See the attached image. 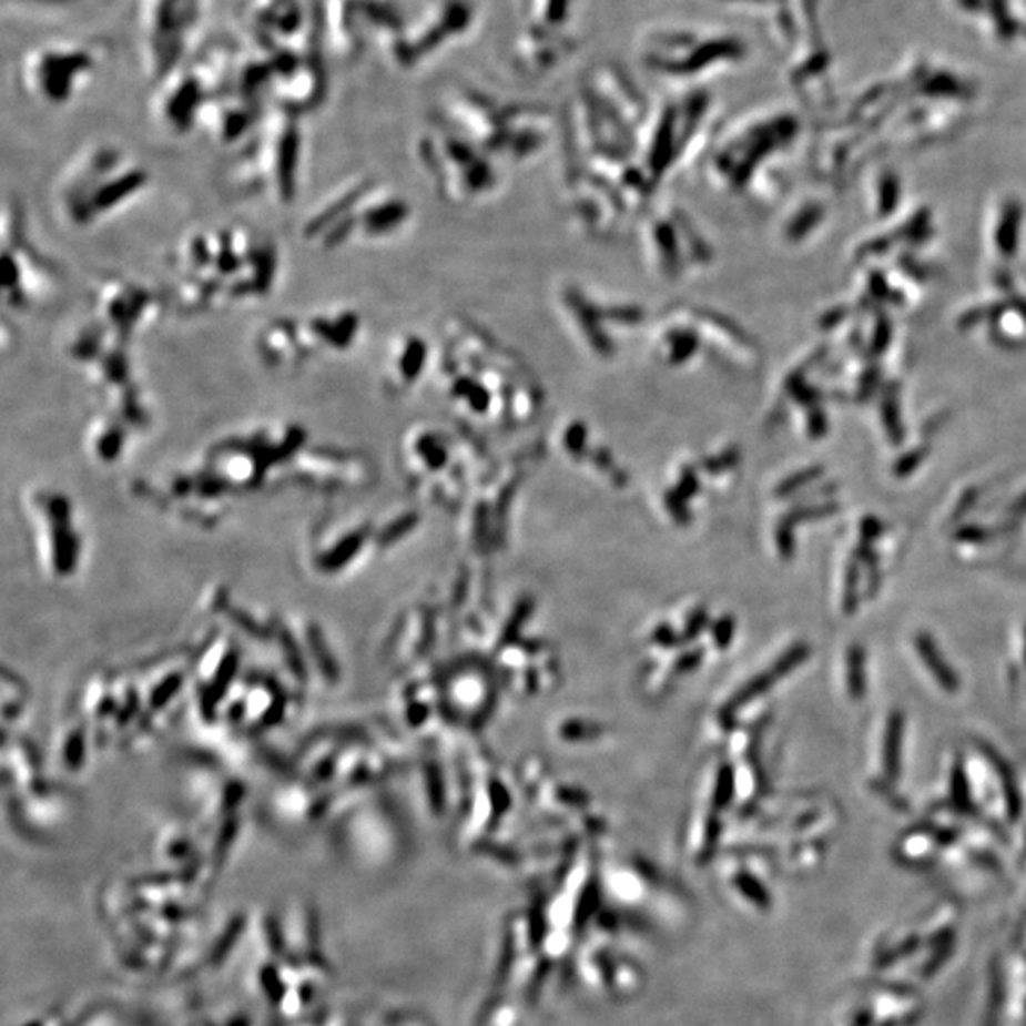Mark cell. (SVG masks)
Listing matches in <instances>:
<instances>
[{"instance_id":"6da1fadb","label":"cell","mask_w":1026,"mask_h":1026,"mask_svg":"<svg viewBox=\"0 0 1026 1026\" xmlns=\"http://www.w3.org/2000/svg\"><path fill=\"white\" fill-rule=\"evenodd\" d=\"M170 305L181 314H210L268 297L280 272L276 240L240 225L189 232L167 255Z\"/></svg>"},{"instance_id":"7a4b0ae2","label":"cell","mask_w":1026,"mask_h":1026,"mask_svg":"<svg viewBox=\"0 0 1026 1026\" xmlns=\"http://www.w3.org/2000/svg\"><path fill=\"white\" fill-rule=\"evenodd\" d=\"M413 210L402 194L369 177L346 180L314 204L301 228L319 252H337L359 242H380L404 231Z\"/></svg>"},{"instance_id":"3957f363","label":"cell","mask_w":1026,"mask_h":1026,"mask_svg":"<svg viewBox=\"0 0 1026 1026\" xmlns=\"http://www.w3.org/2000/svg\"><path fill=\"white\" fill-rule=\"evenodd\" d=\"M301 116L276 109L266 113L252 138L226 167L225 186L240 199H266L293 204L303 166Z\"/></svg>"},{"instance_id":"277c9868","label":"cell","mask_w":1026,"mask_h":1026,"mask_svg":"<svg viewBox=\"0 0 1026 1026\" xmlns=\"http://www.w3.org/2000/svg\"><path fill=\"white\" fill-rule=\"evenodd\" d=\"M151 183L145 167L113 145H92L61 172L55 200L63 217L88 228L120 212Z\"/></svg>"},{"instance_id":"5b68a950","label":"cell","mask_w":1026,"mask_h":1026,"mask_svg":"<svg viewBox=\"0 0 1026 1026\" xmlns=\"http://www.w3.org/2000/svg\"><path fill=\"white\" fill-rule=\"evenodd\" d=\"M362 316L348 306L271 318L255 333V354L274 372H298L324 356H337L356 345Z\"/></svg>"},{"instance_id":"8992f818","label":"cell","mask_w":1026,"mask_h":1026,"mask_svg":"<svg viewBox=\"0 0 1026 1026\" xmlns=\"http://www.w3.org/2000/svg\"><path fill=\"white\" fill-rule=\"evenodd\" d=\"M130 346L90 318L74 327L67 338L65 352L100 396L105 405L103 410L122 418L133 430H141L151 423V409L141 390Z\"/></svg>"},{"instance_id":"52a82bcc","label":"cell","mask_w":1026,"mask_h":1026,"mask_svg":"<svg viewBox=\"0 0 1026 1026\" xmlns=\"http://www.w3.org/2000/svg\"><path fill=\"white\" fill-rule=\"evenodd\" d=\"M447 126L471 141L487 156L524 162L540 153L550 140V119L532 106H506L463 92L449 103Z\"/></svg>"},{"instance_id":"ba28073f","label":"cell","mask_w":1026,"mask_h":1026,"mask_svg":"<svg viewBox=\"0 0 1026 1026\" xmlns=\"http://www.w3.org/2000/svg\"><path fill=\"white\" fill-rule=\"evenodd\" d=\"M417 153L424 172L445 199H484L502 183L492 159L450 126L439 124L424 133Z\"/></svg>"},{"instance_id":"9c48e42d","label":"cell","mask_w":1026,"mask_h":1026,"mask_svg":"<svg viewBox=\"0 0 1026 1026\" xmlns=\"http://www.w3.org/2000/svg\"><path fill=\"white\" fill-rule=\"evenodd\" d=\"M559 311L570 332L590 356L610 364L626 348V341L647 324L641 305L605 298L582 285H563L557 293Z\"/></svg>"},{"instance_id":"30bf717a","label":"cell","mask_w":1026,"mask_h":1026,"mask_svg":"<svg viewBox=\"0 0 1026 1026\" xmlns=\"http://www.w3.org/2000/svg\"><path fill=\"white\" fill-rule=\"evenodd\" d=\"M167 306V293L124 274H105L90 289V318L128 345L153 332Z\"/></svg>"},{"instance_id":"8fae6325","label":"cell","mask_w":1026,"mask_h":1026,"mask_svg":"<svg viewBox=\"0 0 1026 1026\" xmlns=\"http://www.w3.org/2000/svg\"><path fill=\"white\" fill-rule=\"evenodd\" d=\"M2 303L26 312L42 303L58 285V271L27 238L20 207L4 205L2 213Z\"/></svg>"},{"instance_id":"7c38bea8","label":"cell","mask_w":1026,"mask_h":1026,"mask_svg":"<svg viewBox=\"0 0 1026 1026\" xmlns=\"http://www.w3.org/2000/svg\"><path fill=\"white\" fill-rule=\"evenodd\" d=\"M103 52L98 42L42 44L23 58L21 82L40 103L67 105L95 73Z\"/></svg>"},{"instance_id":"4fadbf2b","label":"cell","mask_w":1026,"mask_h":1026,"mask_svg":"<svg viewBox=\"0 0 1026 1026\" xmlns=\"http://www.w3.org/2000/svg\"><path fill=\"white\" fill-rule=\"evenodd\" d=\"M702 236L692 219L673 205L656 212L644 225V250L652 271L668 280L702 271L713 261V252Z\"/></svg>"},{"instance_id":"5bb4252c","label":"cell","mask_w":1026,"mask_h":1026,"mask_svg":"<svg viewBox=\"0 0 1026 1026\" xmlns=\"http://www.w3.org/2000/svg\"><path fill=\"white\" fill-rule=\"evenodd\" d=\"M644 61L652 71L668 77H702L715 71V34L694 33L687 29L656 31L644 42Z\"/></svg>"},{"instance_id":"9a60e30c","label":"cell","mask_w":1026,"mask_h":1026,"mask_svg":"<svg viewBox=\"0 0 1026 1026\" xmlns=\"http://www.w3.org/2000/svg\"><path fill=\"white\" fill-rule=\"evenodd\" d=\"M471 21V10L463 0H439L415 29L405 27L404 33L392 42L388 50L399 67L417 65L453 37L463 34Z\"/></svg>"},{"instance_id":"2e32d148","label":"cell","mask_w":1026,"mask_h":1026,"mask_svg":"<svg viewBox=\"0 0 1026 1026\" xmlns=\"http://www.w3.org/2000/svg\"><path fill=\"white\" fill-rule=\"evenodd\" d=\"M156 84L153 114L160 126L175 135H185L199 126V116L210 93L200 82L193 67H177Z\"/></svg>"},{"instance_id":"e0dca14e","label":"cell","mask_w":1026,"mask_h":1026,"mask_svg":"<svg viewBox=\"0 0 1026 1026\" xmlns=\"http://www.w3.org/2000/svg\"><path fill=\"white\" fill-rule=\"evenodd\" d=\"M265 114L261 101L245 98L242 93L231 90L207 98L196 128L215 145H244L263 122Z\"/></svg>"},{"instance_id":"ac0fdd59","label":"cell","mask_w":1026,"mask_h":1026,"mask_svg":"<svg viewBox=\"0 0 1026 1026\" xmlns=\"http://www.w3.org/2000/svg\"><path fill=\"white\" fill-rule=\"evenodd\" d=\"M325 92L327 79L322 61L312 52L311 47H305L301 48V55L292 69H287L276 80L271 95L276 101V109L301 116L322 105Z\"/></svg>"},{"instance_id":"d6986e66","label":"cell","mask_w":1026,"mask_h":1026,"mask_svg":"<svg viewBox=\"0 0 1026 1026\" xmlns=\"http://www.w3.org/2000/svg\"><path fill=\"white\" fill-rule=\"evenodd\" d=\"M430 356L428 341L415 333H404L394 338L380 367L383 390L392 398H399L413 390L428 369Z\"/></svg>"},{"instance_id":"ffe728a7","label":"cell","mask_w":1026,"mask_h":1026,"mask_svg":"<svg viewBox=\"0 0 1026 1026\" xmlns=\"http://www.w3.org/2000/svg\"><path fill=\"white\" fill-rule=\"evenodd\" d=\"M322 33L341 60L358 58L365 37L358 0H325Z\"/></svg>"},{"instance_id":"44dd1931","label":"cell","mask_w":1026,"mask_h":1026,"mask_svg":"<svg viewBox=\"0 0 1026 1026\" xmlns=\"http://www.w3.org/2000/svg\"><path fill=\"white\" fill-rule=\"evenodd\" d=\"M250 21L271 44L274 37V47H280V40L298 37L305 29V13L297 0H253Z\"/></svg>"},{"instance_id":"7402d4cb","label":"cell","mask_w":1026,"mask_h":1026,"mask_svg":"<svg viewBox=\"0 0 1026 1026\" xmlns=\"http://www.w3.org/2000/svg\"><path fill=\"white\" fill-rule=\"evenodd\" d=\"M132 426L106 410L90 420L87 428V447L101 463L119 460L132 436Z\"/></svg>"},{"instance_id":"603a6c76","label":"cell","mask_w":1026,"mask_h":1026,"mask_svg":"<svg viewBox=\"0 0 1026 1026\" xmlns=\"http://www.w3.org/2000/svg\"><path fill=\"white\" fill-rule=\"evenodd\" d=\"M809 656V644H796L793 649H789L772 668L766 669L761 675H756L753 681H749L748 684L734 695V700L729 703L727 711H729V713L738 711V709L743 708L745 703L755 700L756 695L764 694L774 682L780 681L782 677L788 675L793 669L799 668Z\"/></svg>"},{"instance_id":"cb8c5ba5","label":"cell","mask_w":1026,"mask_h":1026,"mask_svg":"<svg viewBox=\"0 0 1026 1026\" xmlns=\"http://www.w3.org/2000/svg\"><path fill=\"white\" fill-rule=\"evenodd\" d=\"M914 647L935 681L939 682L941 689L947 690L948 694H956L961 690V677L956 675L954 669L948 666L932 636L918 633L914 637Z\"/></svg>"},{"instance_id":"d4e9b609","label":"cell","mask_w":1026,"mask_h":1026,"mask_svg":"<svg viewBox=\"0 0 1026 1026\" xmlns=\"http://www.w3.org/2000/svg\"><path fill=\"white\" fill-rule=\"evenodd\" d=\"M905 715L894 711L886 722L884 732V774L890 782H895L901 774V749H903Z\"/></svg>"},{"instance_id":"484cf974","label":"cell","mask_w":1026,"mask_h":1026,"mask_svg":"<svg viewBox=\"0 0 1026 1026\" xmlns=\"http://www.w3.org/2000/svg\"><path fill=\"white\" fill-rule=\"evenodd\" d=\"M846 682L847 692L854 700H863L867 692V677H865V650L861 644H850L846 652Z\"/></svg>"},{"instance_id":"4316f807","label":"cell","mask_w":1026,"mask_h":1026,"mask_svg":"<svg viewBox=\"0 0 1026 1026\" xmlns=\"http://www.w3.org/2000/svg\"><path fill=\"white\" fill-rule=\"evenodd\" d=\"M987 756L993 759L996 772L1000 774L1002 788L1006 791L1007 796V809H1009V815L1015 820L1020 812V799L1019 795H1017V789H1015L1014 778L1009 774L1006 764H1004L998 756L994 755L993 751H991V755L987 753Z\"/></svg>"},{"instance_id":"83f0119b","label":"cell","mask_w":1026,"mask_h":1026,"mask_svg":"<svg viewBox=\"0 0 1026 1026\" xmlns=\"http://www.w3.org/2000/svg\"><path fill=\"white\" fill-rule=\"evenodd\" d=\"M951 795L958 809H969L972 806V793H969V783H967L966 770L962 762H956L951 775Z\"/></svg>"},{"instance_id":"f1b7e54d","label":"cell","mask_w":1026,"mask_h":1026,"mask_svg":"<svg viewBox=\"0 0 1026 1026\" xmlns=\"http://www.w3.org/2000/svg\"><path fill=\"white\" fill-rule=\"evenodd\" d=\"M732 793H734V772H732V766H722L719 778H717V804L719 806L729 804Z\"/></svg>"},{"instance_id":"f546056e","label":"cell","mask_w":1026,"mask_h":1026,"mask_svg":"<svg viewBox=\"0 0 1026 1026\" xmlns=\"http://www.w3.org/2000/svg\"><path fill=\"white\" fill-rule=\"evenodd\" d=\"M855 583H857V567H855L854 563H850L846 570V588H844V610H846V612H854L855 605H857Z\"/></svg>"},{"instance_id":"4dcf8cb0","label":"cell","mask_w":1026,"mask_h":1026,"mask_svg":"<svg viewBox=\"0 0 1026 1026\" xmlns=\"http://www.w3.org/2000/svg\"><path fill=\"white\" fill-rule=\"evenodd\" d=\"M599 732H601V729H597L593 724H586V722H570V724L561 729V734L567 735L569 740H583V738H591V735H597Z\"/></svg>"},{"instance_id":"1f68e13d","label":"cell","mask_w":1026,"mask_h":1026,"mask_svg":"<svg viewBox=\"0 0 1026 1026\" xmlns=\"http://www.w3.org/2000/svg\"><path fill=\"white\" fill-rule=\"evenodd\" d=\"M713 637H715L717 644L724 649L734 637V620L732 618H722L721 622L715 626Z\"/></svg>"},{"instance_id":"d6a6232c","label":"cell","mask_w":1026,"mask_h":1026,"mask_svg":"<svg viewBox=\"0 0 1026 1026\" xmlns=\"http://www.w3.org/2000/svg\"><path fill=\"white\" fill-rule=\"evenodd\" d=\"M705 622H708V614H705V610H695L694 614L690 616L689 618V623H687V629H684V636H682V639H684V641L694 639V637L700 633V629L705 626Z\"/></svg>"},{"instance_id":"836d02e7","label":"cell","mask_w":1026,"mask_h":1026,"mask_svg":"<svg viewBox=\"0 0 1026 1026\" xmlns=\"http://www.w3.org/2000/svg\"><path fill=\"white\" fill-rule=\"evenodd\" d=\"M529 601H525V603L519 605V609H517L516 614H514V618H511V622L508 623V628H506V641H510L511 637L516 636L517 631H519V628L524 626L525 618H527V614H529Z\"/></svg>"},{"instance_id":"e575fe53","label":"cell","mask_w":1026,"mask_h":1026,"mask_svg":"<svg viewBox=\"0 0 1026 1026\" xmlns=\"http://www.w3.org/2000/svg\"><path fill=\"white\" fill-rule=\"evenodd\" d=\"M652 639H654L658 644H662V647H673L677 642V637L673 636V631H671L668 626H660V628L656 629Z\"/></svg>"},{"instance_id":"d590c367","label":"cell","mask_w":1026,"mask_h":1026,"mask_svg":"<svg viewBox=\"0 0 1026 1026\" xmlns=\"http://www.w3.org/2000/svg\"><path fill=\"white\" fill-rule=\"evenodd\" d=\"M20 2H29V4H42V7H65V4H73L77 0H20Z\"/></svg>"},{"instance_id":"8d00e7d4","label":"cell","mask_w":1026,"mask_h":1026,"mask_svg":"<svg viewBox=\"0 0 1026 1026\" xmlns=\"http://www.w3.org/2000/svg\"><path fill=\"white\" fill-rule=\"evenodd\" d=\"M1025 662H1026V631H1025Z\"/></svg>"}]
</instances>
